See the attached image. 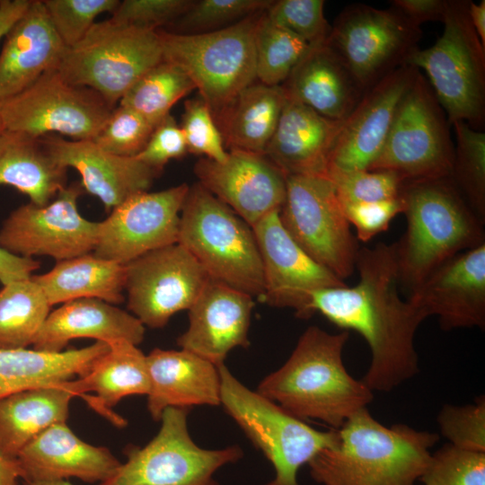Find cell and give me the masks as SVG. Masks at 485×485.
<instances>
[{"instance_id":"obj_25","label":"cell","mask_w":485,"mask_h":485,"mask_svg":"<svg viewBox=\"0 0 485 485\" xmlns=\"http://www.w3.org/2000/svg\"><path fill=\"white\" fill-rule=\"evenodd\" d=\"M66 48L42 0H31L4 36L0 52V101L20 93L56 69Z\"/></svg>"},{"instance_id":"obj_32","label":"cell","mask_w":485,"mask_h":485,"mask_svg":"<svg viewBox=\"0 0 485 485\" xmlns=\"http://www.w3.org/2000/svg\"><path fill=\"white\" fill-rule=\"evenodd\" d=\"M79 396L94 392L86 401L98 411L121 426L125 420L109 410L122 398L131 395H147L150 380L146 356L137 345L127 340L110 344V349L101 356L91 370L75 379Z\"/></svg>"},{"instance_id":"obj_30","label":"cell","mask_w":485,"mask_h":485,"mask_svg":"<svg viewBox=\"0 0 485 485\" xmlns=\"http://www.w3.org/2000/svg\"><path fill=\"white\" fill-rule=\"evenodd\" d=\"M79 396L75 379L24 390L0 399V454L15 461L22 450L52 425L66 422Z\"/></svg>"},{"instance_id":"obj_20","label":"cell","mask_w":485,"mask_h":485,"mask_svg":"<svg viewBox=\"0 0 485 485\" xmlns=\"http://www.w3.org/2000/svg\"><path fill=\"white\" fill-rule=\"evenodd\" d=\"M419 71L402 66L364 93L343 120L329 156L327 175L369 169L381 153L400 102Z\"/></svg>"},{"instance_id":"obj_55","label":"cell","mask_w":485,"mask_h":485,"mask_svg":"<svg viewBox=\"0 0 485 485\" xmlns=\"http://www.w3.org/2000/svg\"><path fill=\"white\" fill-rule=\"evenodd\" d=\"M18 480H20V471L16 462L0 454V485H17Z\"/></svg>"},{"instance_id":"obj_54","label":"cell","mask_w":485,"mask_h":485,"mask_svg":"<svg viewBox=\"0 0 485 485\" xmlns=\"http://www.w3.org/2000/svg\"><path fill=\"white\" fill-rule=\"evenodd\" d=\"M469 17L471 23L479 37L482 46L485 48V1L479 4L470 1Z\"/></svg>"},{"instance_id":"obj_12","label":"cell","mask_w":485,"mask_h":485,"mask_svg":"<svg viewBox=\"0 0 485 485\" xmlns=\"http://www.w3.org/2000/svg\"><path fill=\"white\" fill-rule=\"evenodd\" d=\"M420 26L390 7L347 5L337 16L326 44L341 58L365 92L419 49Z\"/></svg>"},{"instance_id":"obj_14","label":"cell","mask_w":485,"mask_h":485,"mask_svg":"<svg viewBox=\"0 0 485 485\" xmlns=\"http://www.w3.org/2000/svg\"><path fill=\"white\" fill-rule=\"evenodd\" d=\"M115 107L97 92L65 81L57 68L20 93L0 101L4 129L31 137L93 140Z\"/></svg>"},{"instance_id":"obj_5","label":"cell","mask_w":485,"mask_h":485,"mask_svg":"<svg viewBox=\"0 0 485 485\" xmlns=\"http://www.w3.org/2000/svg\"><path fill=\"white\" fill-rule=\"evenodd\" d=\"M178 242L210 279L252 297L262 295V263L252 227L198 182L189 188Z\"/></svg>"},{"instance_id":"obj_40","label":"cell","mask_w":485,"mask_h":485,"mask_svg":"<svg viewBox=\"0 0 485 485\" xmlns=\"http://www.w3.org/2000/svg\"><path fill=\"white\" fill-rule=\"evenodd\" d=\"M272 0H198L172 24L175 33L197 34L234 25L253 14L266 11Z\"/></svg>"},{"instance_id":"obj_27","label":"cell","mask_w":485,"mask_h":485,"mask_svg":"<svg viewBox=\"0 0 485 485\" xmlns=\"http://www.w3.org/2000/svg\"><path fill=\"white\" fill-rule=\"evenodd\" d=\"M343 120L328 119L286 99L264 155L286 176L327 177L329 156Z\"/></svg>"},{"instance_id":"obj_36","label":"cell","mask_w":485,"mask_h":485,"mask_svg":"<svg viewBox=\"0 0 485 485\" xmlns=\"http://www.w3.org/2000/svg\"><path fill=\"white\" fill-rule=\"evenodd\" d=\"M50 307L31 276L4 285L0 289V349L33 345Z\"/></svg>"},{"instance_id":"obj_6","label":"cell","mask_w":485,"mask_h":485,"mask_svg":"<svg viewBox=\"0 0 485 485\" xmlns=\"http://www.w3.org/2000/svg\"><path fill=\"white\" fill-rule=\"evenodd\" d=\"M264 12L209 32L159 31L163 59L187 74L217 127L240 93L257 81L255 32Z\"/></svg>"},{"instance_id":"obj_21","label":"cell","mask_w":485,"mask_h":485,"mask_svg":"<svg viewBox=\"0 0 485 485\" xmlns=\"http://www.w3.org/2000/svg\"><path fill=\"white\" fill-rule=\"evenodd\" d=\"M409 299L424 315L436 316L445 331L485 327V242L434 269Z\"/></svg>"},{"instance_id":"obj_23","label":"cell","mask_w":485,"mask_h":485,"mask_svg":"<svg viewBox=\"0 0 485 485\" xmlns=\"http://www.w3.org/2000/svg\"><path fill=\"white\" fill-rule=\"evenodd\" d=\"M41 138L58 164L79 172L81 186L97 197L108 213L131 196L148 190L160 173L136 157L108 153L92 140H66L57 135Z\"/></svg>"},{"instance_id":"obj_42","label":"cell","mask_w":485,"mask_h":485,"mask_svg":"<svg viewBox=\"0 0 485 485\" xmlns=\"http://www.w3.org/2000/svg\"><path fill=\"white\" fill-rule=\"evenodd\" d=\"M51 24L66 48L79 43L101 13H113L118 0H42Z\"/></svg>"},{"instance_id":"obj_47","label":"cell","mask_w":485,"mask_h":485,"mask_svg":"<svg viewBox=\"0 0 485 485\" xmlns=\"http://www.w3.org/2000/svg\"><path fill=\"white\" fill-rule=\"evenodd\" d=\"M441 434L457 447L485 452V399L463 406L446 404L438 413Z\"/></svg>"},{"instance_id":"obj_35","label":"cell","mask_w":485,"mask_h":485,"mask_svg":"<svg viewBox=\"0 0 485 485\" xmlns=\"http://www.w3.org/2000/svg\"><path fill=\"white\" fill-rule=\"evenodd\" d=\"M286 99L281 85L255 81L243 89L218 125L225 146L264 154Z\"/></svg>"},{"instance_id":"obj_4","label":"cell","mask_w":485,"mask_h":485,"mask_svg":"<svg viewBox=\"0 0 485 485\" xmlns=\"http://www.w3.org/2000/svg\"><path fill=\"white\" fill-rule=\"evenodd\" d=\"M407 229L392 244L400 285L410 293L454 255L485 242L484 223L449 177L406 181Z\"/></svg>"},{"instance_id":"obj_39","label":"cell","mask_w":485,"mask_h":485,"mask_svg":"<svg viewBox=\"0 0 485 485\" xmlns=\"http://www.w3.org/2000/svg\"><path fill=\"white\" fill-rule=\"evenodd\" d=\"M451 125L456 142L449 178L474 214L485 223V133L463 121Z\"/></svg>"},{"instance_id":"obj_41","label":"cell","mask_w":485,"mask_h":485,"mask_svg":"<svg viewBox=\"0 0 485 485\" xmlns=\"http://www.w3.org/2000/svg\"><path fill=\"white\" fill-rule=\"evenodd\" d=\"M423 485H485V452L446 444L430 454Z\"/></svg>"},{"instance_id":"obj_31","label":"cell","mask_w":485,"mask_h":485,"mask_svg":"<svg viewBox=\"0 0 485 485\" xmlns=\"http://www.w3.org/2000/svg\"><path fill=\"white\" fill-rule=\"evenodd\" d=\"M109 349L110 344L103 341L57 353L34 348L0 349V399L82 377Z\"/></svg>"},{"instance_id":"obj_45","label":"cell","mask_w":485,"mask_h":485,"mask_svg":"<svg viewBox=\"0 0 485 485\" xmlns=\"http://www.w3.org/2000/svg\"><path fill=\"white\" fill-rule=\"evenodd\" d=\"M327 178L333 183L342 204L396 198L403 183L397 174L386 171L332 172Z\"/></svg>"},{"instance_id":"obj_29","label":"cell","mask_w":485,"mask_h":485,"mask_svg":"<svg viewBox=\"0 0 485 485\" xmlns=\"http://www.w3.org/2000/svg\"><path fill=\"white\" fill-rule=\"evenodd\" d=\"M145 326L133 314L96 298L64 303L49 313L33 344L44 352H61L75 339L90 338L109 344L127 340L140 344Z\"/></svg>"},{"instance_id":"obj_16","label":"cell","mask_w":485,"mask_h":485,"mask_svg":"<svg viewBox=\"0 0 485 485\" xmlns=\"http://www.w3.org/2000/svg\"><path fill=\"white\" fill-rule=\"evenodd\" d=\"M128 308L144 326L164 327L189 310L208 276L179 242L149 251L125 265Z\"/></svg>"},{"instance_id":"obj_10","label":"cell","mask_w":485,"mask_h":485,"mask_svg":"<svg viewBox=\"0 0 485 485\" xmlns=\"http://www.w3.org/2000/svg\"><path fill=\"white\" fill-rule=\"evenodd\" d=\"M450 125L419 71L400 102L381 153L368 170L393 172L403 182L449 177L454 154Z\"/></svg>"},{"instance_id":"obj_34","label":"cell","mask_w":485,"mask_h":485,"mask_svg":"<svg viewBox=\"0 0 485 485\" xmlns=\"http://www.w3.org/2000/svg\"><path fill=\"white\" fill-rule=\"evenodd\" d=\"M49 304L96 298L112 304L124 301L125 265L87 253L57 261L52 269L31 276Z\"/></svg>"},{"instance_id":"obj_19","label":"cell","mask_w":485,"mask_h":485,"mask_svg":"<svg viewBox=\"0 0 485 485\" xmlns=\"http://www.w3.org/2000/svg\"><path fill=\"white\" fill-rule=\"evenodd\" d=\"M198 183L253 227L286 198L287 176L264 154L230 149L223 162L201 157Z\"/></svg>"},{"instance_id":"obj_57","label":"cell","mask_w":485,"mask_h":485,"mask_svg":"<svg viewBox=\"0 0 485 485\" xmlns=\"http://www.w3.org/2000/svg\"><path fill=\"white\" fill-rule=\"evenodd\" d=\"M4 130L3 122L0 115V133Z\"/></svg>"},{"instance_id":"obj_50","label":"cell","mask_w":485,"mask_h":485,"mask_svg":"<svg viewBox=\"0 0 485 485\" xmlns=\"http://www.w3.org/2000/svg\"><path fill=\"white\" fill-rule=\"evenodd\" d=\"M187 154L183 132L169 114L154 128L147 144L135 157L161 172L169 161L180 159Z\"/></svg>"},{"instance_id":"obj_56","label":"cell","mask_w":485,"mask_h":485,"mask_svg":"<svg viewBox=\"0 0 485 485\" xmlns=\"http://www.w3.org/2000/svg\"><path fill=\"white\" fill-rule=\"evenodd\" d=\"M22 485H73L66 480L50 481H22Z\"/></svg>"},{"instance_id":"obj_46","label":"cell","mask_w":485,"mask_h":485,"mask_svg":"<svg viewBox=\"0 0 485 485\" xmlns=\"http://www.w3.org/2000/svg\"><path fill=\"white\" fill-rule=\"evenodd\" d=\"M180 127L188 153L216 162L225 160L227 152L222 134L210 109L200 97L185 101Z\"/></svg>"},{"instance_id":"obj_37","label":"cell","mask_w":485,"mask_h":485,"mask_svg":"<svg viewBox=\"0 0 485 485\" xmlns=\"http://www.w3.org/2000/svg\"><path fill=\"white\" fill-rule=\"evenodd\" d=\"M195 84L178 66L162 60L143 75L123 95L119 104L136 111L156 127L172 106Z\"/></svg>"},{"instance_id":"obj_48","label":"cell","mask_w":485,"mask_h":485,"mask_svg":"<svg viewBox=\"0 0 485 485\" xmlns=\"http://www.w3.org/2000/svg\"><path fill=\"white\" fill-rule=\"evenodd\" d=\"M194 0H124L111 13L117 23L158 30L173 23L192 4Z\"/></svg>"},{"instance_id":"obj_1","label":"cell","mask_w":485,"mask_h":485,"mask_svg":"<svg viewBox=\"0 0 485 485\" xmlns=\"http://www.w3.org/2000/svg\"><path fill=\"white\" fill-rule=\"evenodd\" d=\"M356 269L359 280L355 286L314 292L311 308L366 340L371 362L361 380L373 392H389L419 373L414 339L427 318L400 295L392 244L359 249Z\"/></svg>"},{"instance_id":"obj_3","label":"cell","mask_w":485,"mask_h":485,"mask_svg":"<svg viewBox=\"0 0 485 485\" xmlns=\"http://www.w3.org/2000/svg\"><path fill=\"white\" fill-rule=\"evenodd\" d=\"M334 445L320 451L307 464L322 485H414L439 440L436 433L405 424L388 428L366 408L337 429Z\"/></svg>"},{"instance_id":"obj_52","label":"cell","mask_w":485,"mask_h":485,"mask_svg":"<svg viewBox=\"0 0 485 485\" xmlns=\"http://www.w3.org/2000/svg\"><path fill=\"white\" fill-rule=\"evenodd\" d=\"M40 266L39 260L16 256L0 246V283L3 286L30 278Z\"/></svg>"},{"instance_id":"obj_53","label":"cell","mask_w":485,"mask_h":485,"mask_svg":"<svg viewBox=\"0 0 485 485\" xmlns=\"http://www.w3.org/2000/svg\"><path fill=\"white\" fill-rule=\"evenodd\" d=\"M31 0H0V40L24 13Z\"/></svg>"},{"instance_id":"obj_24","label":"cell","mask_w":485,"mask_h":485,"mask_svg":"<svg viewBox=\"0 0 485 485\" xmlns=\"http://www.w3.org/2000/svg\"><path fill=\"white\" fill-rule=\"evenodd\" d=\"M22 481H50L77 478L101 483L121 463L104 446L81 440L66 422L50 426L31 440L15 459Z\"/></svg>"},{"instance_id":"obj_9","label":"cell","mask_w":485,"mask_h":485,"mask_svg":"<svg viewBox=\"0 0 485 485\" xmlns=\"http://www.w3.org/2000/svg\"><path fill=\"white\" fill-rule=\"evenodd\" d=\"M163 60L159 30L95 22L65 51L57 70L69 84L97 92L112 107L148 70Z\"/></svg>"},{"instance_id":"obj_51","label":"cell","mask_w":485,"mask_h":485,"mask_svg":"<svg viewBox=\"0 0 485 485\" xmlns=\"http://www.w3.org/2000/svg\"><path fill=\"white\" fill-rule=\"evenodd\" d=\"M391 7L414 24L430 21H443L446 0H392Z\"/></svg>"},{"instance_id":"obj_44","label":"cell","mask_w":485,"mask_h":485,"mask_svg":"<svg viewBox=\"0 0 485 485\" xmlns=\"http://www.w3.org/2000/svg\"><path fill=\"white\" fill-rule=\"evenodd\" d=\"M322 0L272 1L266 16L274 23L303 39L310 46L326 42L331 32Z\"/></svg>"},{"instance_id":"obj_2","label":"cell","mask_w":485,"mask_h":485,"mask_svg":"<svg viewBox=\"0 0 485 485\" xmlns=\"http://www.w3.org/2000/svg\"><path fill=\"white\" fill-rule=\"evenodd\" d=\"M348 337V331L331 334L308 327L286 363L261 380L256 392L298 419L338 429L374 399L373 391L344 366Z\"/></svg>"},{"instance_id":"obj_28","label":"cell","mask_w":485,"mask_h":485,"mask_svg":"<svg viewBox=\"0 0 485 485\" xmlns=\"http://www.w3.org/2000/svg\"><path fill=\"white\" fill-rule=\"evenodd\" d=\"M281 86L287 99L336 120L345 119L366 93L326 42L310 46Z\"/></svg>"},{"instance_id":"obj_17","label":"cell","mask_w":485,"mask_h":485,"mask_svg":"<svg viewBox=\"0 0 485 485\" xmlns=\"http://www.w3.org/2000/svg\"><path fill=\"white\" fill-rule=\"evenodd\" d=\"M190 186L138 192L99 222L93 254L126 265L154 250L178 242L180 216Z\"/></svg>"},{"instance_id":"obj_8","label":"cell","mask_w":485,"mask_h":485,"mask_svg":"<svg viewBox=\"0 0 485 485\" xmlns=\"http://www.w3.org/2000/svg\"><path fill=\"white\" fill-rule=\"evenodd\" d=\"M220 404L275 470L265 485H299L297 473L320 451L335 444L337 429L321 431L242 384L218 366Z\"/></svg>"},{"instance_id":"obj_15","label":"cell","mask_w":485,"mask_h":485,"mask_svg":"<svg viewBox=\"0 0 485 485\" xmlns=\"http://www.w3.org/2000/svg\"><path fill=\"white\" fill-rule=\"evenodd\" d=\"M82 191L81 184L74 183L46 205L30 202L12 211L0 227V246L16 256H48L57 261L93 251L99 222L80 214Z\"/></svg>"},{"instance_id":"obj_18","label":"cell","mask_w":485,"mask_h":485,"mask_svg":"<svg viewBox=\"0 0 485 485\" xmlns=\"http://www.w3.org/2000/svg\"><path fill=\"white\" fill-rule=\"evenodd\" d=\"M252 229L263 269L262 303L292 309L296 317L308 319L314 314L311 308L314 292L347 285L293 240L280 222L279 210L263 217Z\"/></svg>"},{"instance_id":"obj_26","label":"cell","mask_w":485,"mask_h":485,"mask_svg":"<svg viewBox=\"0 0 485 485\" xmlns=\"http://www.w3.org/2000/svg\"><path fill=\"white\" fill-rule=\"evenodd\" d=\"M150 380L147 410L155 421L171 407L220 404L218 366L185 349L154 348L146 356Z\"/></svg>"},{"instance_id":"obj_13","label":"cell","mask_w":485,"mask_h":485,"mask_svg":"<svg viewBox=\"0 0 485 485\" xmlns=\"http://www.w3.org/2000/svg\"><path fill=\"white\" fill-rule=\"evenodd\" d=\"M279 219L315 261L344 280L356 270L359 250L333 183L322 176H287Z\"/></svg>"},{"instance_id":"obj_33","label":"cell","mask_w":485,"mask_h":485,"mask_svg":"<svg viewBox=\"0 0 485 485\" xmlns=\"http://www.w3.org/2000/svg\"><path fill=\"white\" fill-rule=\"evenodd\" d=\"M66 170L49 154L41 137L0 133V185H8L43 206L66 187Z\"/></svg>"},{"instance_id":"obj_11","label":"cell","mask_w":485,"mask_h":485,"mask_svg":"<svg viewBox=\"0 0 485 485\" xmlns=\"http://www.w3.org/2000/svg\"><path fill=\"white\" fill-rule=\"evenodd\" d=\"M189 409L167 408L156 436L143 447L128 445L126 463L98 485H220L214 478L223 466L243 456L239 445L206 449L191 438Z\"/></svg>"},{"instance_id":"obj_7","label":"cell","mask_w":485,"mask_h":485,"mask_svg":"<svg viewBox=\"0 0 485 485\" xmlns=\"http://www.w3.org/2000/svg\"><path fill=\"white\" fill-rule=\"evenodd\" d=\"M469 0H446L444 31L406 65L425 70L448 121H463L483 131L485 125V48L469 17Z\"/></svg>"},{"instance_id":"obj_38","label":"cell","mask_w":485,"mask_h":485,"mask_svg":"<svg viewBox=\"0 0 485 485\" xmlns=\"http://www.w3.org/2000/svg\"><path fill=\"white\" fill-rule=\"evenodd\" d=\"M309 48L303 39L271 22L265 11L255 32L257 81L281 85Z\"/></svg>"},{"instance_id":"obj_49","label":"cell","mask_w":485,"mask_h":485,"mask_svg":"<svg viewBox=\"0 0 485 485\" xmlns=\"http://www.w3.org/2000/svg\"><path fill=\"white\" fill-rule=\"evenodd\" d=\"M342 207L348 223L355 227L357 240L362 242L386 231L392 218L404 209L400 196L375 202L343 203Z\"/></svg>"},{"instance_id":"obj_43","label":"cell","mask_w":485,"mask_h":485,"mask_svg":"<svg viewBox=\"0 0 485 485\" xmlns=\"http://www.w3.org/2000/svg\"><path fill=\"white\" fill-rule=\"evenodd\" d=\"M154 128L136 111L118 104L92 141L108 153L135 157L144 149Z\"/></svg>"},{"instance_id":"obj_22","label":"cell","mask_w":485,"mask_h":485,"mask_svg":"<svg viewBox=\"0 0 485 485\" xmlns=\"http://www.w3.org/2000/svg\"><path fill=\"white\" fill-rule=\"evenodd\" d=\"M253 306L251 295L208 278L189 309V327L178 346L217 366L224 364L232 349L250 345Z\"/></svg>"}]
</instances>
